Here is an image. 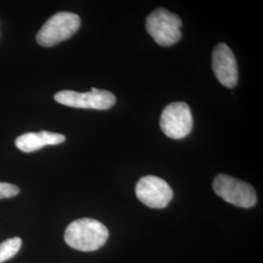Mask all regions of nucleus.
<instances>
[{"label":"nucleus","mask_w":263,"mask_h":263,"mask_svg":"<svg viewBox=\"0 0 263 263\" xmlns=\"http://www.w3.org/2000/svg\"><path fill=\"white\" fill-rule=\"evenodd\" d=\"M213 187L216 194L236 207L252 208L256 204V193L249 183L227 175H217Z\"/></svg>","instance_id":"nucleus-4"},{"label":"nucleus","mask_w":263,"mask_h":263,"mask_svg":"<svg viewBox=\"0 0 263 263\" xmlns=\"http://www.w3.org/2000/svg\"><path fill=\"white\" fill-rule=\"evenodd\" d=\"M108 238L105 226L93 218H80L66 227L65 241L80 252H94L103 247Z\"/></svg>","instance_id":"nucleus-1"},{"label":"nucleus","mask_w":263,"mask_h":263,"mask_svg":"<svg viewBox=\"0 0 263 263\" xmlns=\"http://www.w3.org/2000/svg\"><path fill=\"white\" fill-rule=\"evenodd\" d=\"M22 240L19 237L7 239L0 243V263L5 262L19 253Z\"/></svg>","instance_id":"nucleus-10"},{"label":"nucleus","mask_w":263,"mask_h":263,"mask_svg":"<svg viewBox=\"0 0 263 263\" xmlns=\"http://www.w3.org/2000/svg\"><path fill=\"white\" fill-rule=\"evenodd\" d=\"M20 193V188L8 182H0V200L17 196Z\"/></svg>","instance_id":"nucleus-11"},{"label":"nucleus","mask_w":263,"mask_h":263,"mask_svg":"<svg viewBox=\"0 0 263 263\" xmlns=\"http://www.w3.org/2000/svg\"><path fill=\"white\" fill-rule=\"evenodd\" d=\"M181 20L178 15L164 8L154 10L146 19V29L161 46L176 44L181 37Z\"/></svg>","instance_id":"nucleus-3"},{"label":"nucleus","mask_w":263,"mask_h":263,"mask_svg":"<svg viewBox=\"0 0 263 263\" xmlns=\"http://www.w3.org/2000/svg\"><path fill=\"white\" fill-rule=\"evenodd\" d=\"M65 141L66 137L64 135L42 131L24 134L16 139L15 144L20 151L29 153L39 151L46 145H57Z\"/></svg>","instance_id":"nucleus-9"},{"label":"nucleus","mask_w":263,"mask_h":263,"mask_svg":"<svg viewBox=\"0 0 263 263\" xmlns=\"http://www.w3.org/2000/svg\"><path fill=\"white\" fill-rule=\"evenodd\" d=\"M54 98L57 103L66 106L98 110L108 109L116 103V98L112 93L96 88H92L87 93L65 90L57 93Z\"/></svg>","instance_id":"nucleus-6"},{"label":"nucleus","mask_w":263,"mask_h":263,"mask_svg":"<svg viewBox=\"0 0 263 263\" xmlns=\"http://www.w3.org/2000/svg\"><path fill=\"white\" fill-rule=\"evenodd\" d=\"M213 70L218 82L227 88L238 83V67L232 50L224 43H218L213 52Z\"/></svg>","instance_id":"nucleus-8"},{"label":"nucleus","mask_w":263,"mask_h":263,"mask_svg":"<svg viewBox=\"0 0 263 263\" xmlns=\"http://www.w3.org/2000/svg\"><path fill=\"white\" fill-rule=\"evenodd\" d=\"M81 20L71 12H59L42 26L36 35L38 44L52 47L73 36L80 28Z\"/></svg>","instance_id":"nucleus-2"},{"label":"nucleus","mask_w":263,"mask_h":263,"mask_svg":"<svg viewBox=\"0 0 263 263\" xmlns=\"http://www.w3.org/2000/svg\"><path fill=\"white\" fill-rule=\"evenodd\" d=\"M193 119L190 107L185 103H173L167 105L160 117L163 133L174 140H181L191 133Z\"/></svg>","instance_id":"nucleus-5"},{"label":"nucleus","mask_w":263,"mask_h":263,"mask_svg":"<svg viewBox=\"0 0 263 263\" xmlns=\"http://www.w3.org/2000/svg\"><path fill=\"white\" fill-rule=\"evenodd\" d=\"M137 197L147 207L163 209L169 205L174 192L164 179L155 176L141 178L136 186Z\"/></svg>","instance_id":"nucleus-7"}]
</instances>
